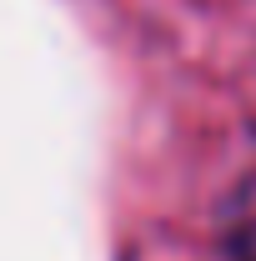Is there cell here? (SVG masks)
Here are the masks:
<instances>
[{
	"mask_svg": "<svg viewBox=\"0 0 256 261\" xmlns=\"http://www.w3.org/2000/svg\"><path fill=\"white\" fill-rule=\"evenodd\" d=\"M226 246L236 261H256V176L226 206Z\"/></svg>",
	"mask_w": 256,
	"mask_h": 261,
	"instance_id": "cell-1",
	"label": "cell"
}]
</instances>
